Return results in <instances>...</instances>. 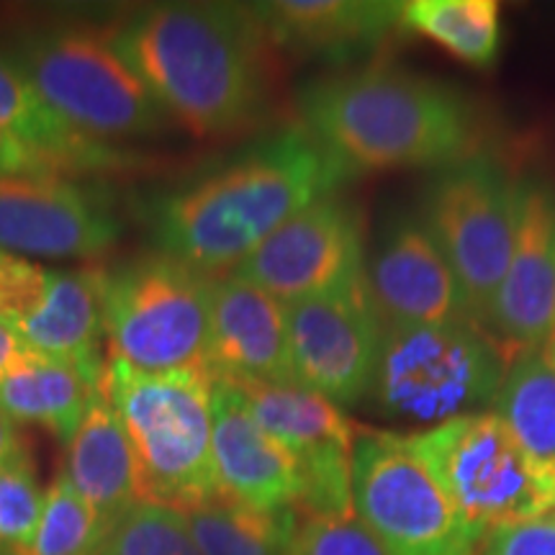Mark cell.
<instances>
[{"mask_svg": "<svg viewBox=\"0 0 555 555\" xmlns=\"http://www.w3.org/2000/svg\"><path fill=\"white\" fill-rule=\"evenodd\" d=\"M286 307L291 371L298 386L332 404L352 406L371 393L376 378L384 322L367 283L339 294L301 298Z\"/></svg>", "mask_w": 555, "mask_h": 555, "instance_id": "13", "label": "cell"}, {"mask_svg": "<svg viewBox=\"0 0 555 555\" xmlns=\"http://www.w3.org/2000/svg\"><path fill=\"white\" fill-rule=\"evenodd\" d=\"M201 555H294L298 509L258 512L224 496L183 512Z\"/></svg>", "mask_w": 555, "mask_h": 555, "instance_id": "24", "label": "cell"}, {"mask_svg": "<svg viewBox=\"0 0 555 555\" xmlns=\"http://www.w3.org/2000/svg\"><path fill=\"white\" fill-rule=\"evenodd\" d=\"M253 11L278 50L327 62L373 52L401 26L404 3L388 0H275Z\"/></svg>", "mask_w": 555, "mask_h": 555, "instance_id": "19", "label": "cell"}, {"mask_svg": "<svg viewBox=\"0 0 555 555\" xmlns=\"http://www.w3.org/2000/svg\"><path fill=\"white\" fill-rule=\"evenodd\" d=\"M101 555H201V551L183 512L139 502L114 525Z\"/></svg>", "mask_w": 555, "mask_h": 555, "instance_id": "29", "label": "cell"}, {"mask_svg": "<svg viewBox=\"0 0 555 555\" xmlns=\"http://www.w3.org/2000/svg\"><path fill=\"white\" fill-rule=\"evenodd\" d=\"M103 283L106 270H52L44 301L16 330L26 350L41 356L103 363Z\"/></svg>", "mask_w": 555, "mask_h": 555, "instance_id": "22", "label": "cell"}, {"mask_svg": "<svg viewBox=\"0 0 555 555\" xmlns=\"http://www.w3.org/2000/svg\"><path fill=\"white\" fill-rule=\"evenodd\" d=\"M401 440L486 535L555 509V470L532 461L494 412L461 416Z\"/></svg>", "mask_w": 555, "mask_h": 555, "instance_id": "7", "label": "cell"}, {"mask_svg": "<svg viewBox=\"0 0 555 555\" xmlns=\"http://www.w3.org/2000/svg\"><path fill=\"white\" fill-rule=\"evenodd\" d=\"M522 183L489 157H468L433 180L422 219L466 296L470 319L489 322L515 253Z\"/></svg>", "mask_w": 555, "mask_h": 555, "instance_id": "10", "label": "cell"}, {"mask_svg": "<svg viewBox=\"0 0 555 555\" xmlns=\"http://www.w3.org/2000/svg\"><path fill=\"white\" fill-rule=\"evenodd\" d=\"M543 358L555 367V335L547 339V345L543 347Z\"/></svg>", "mask_w": 555, "mask_h": 555, "instance_id": "35", "label": "cell"}, {"mask_svg": "<svg viewBox=\"0 0 555 555\" xmlns=\"http://www.w3.org/2000/svg\"><path fill=\"white\" fill-rule=\"evenodd\" d=\"M489 324L509 356L540 350L555 335V193L522 183L515 253Z\"/></svg>", "mask_w": 555, "mask_h": 555, "instance_id": "16", "label": "cell"}, {"mask_svg": "<svg viewBox=\"0 0 555 555\" xmlns=\"http://www.w3.org/2000/svg\"><path fill=\"white\" fill-rule=\"evenodd\" d=\"M108 532L111 527L60 474L47 491L37 535L21 555H101Z\"/></svg>", "mask_w": 555, "mask_h": 555, "instance_id": "27", "label": "cell"}, {"mask_svg": "<svg viewBox=\"0 0 555 555\" xmlns=\"http://www.w3.org/2000/svg\"><path fill=\"white\" fill-rule=\"evenodd\" d=\"M551 515H553V517H555V509H553V512H551Z\"/></svg>", "mask_w": 555, "mask_h": 555, "instance_id": "36", "label": "cell"}, {"mask_svg": "<svg viewBox=\"0 0 555 555\" xmlns=\"http://www.w3.org/2000/svg\"><path fill=\"white\" fill-rule=\"evenodd\" d=\"M62 474L111 530L142 502L134 448L103 384L69 437Z\"/></svg>", "mask_w": 555, "mask_h": 555, "instance_id": "20", "label": "cell"}, {"mask_svg": "<svg viewBox=\"0 0 555 555\" xmlns=\"http://www.w3.org/2000/svg\"><path fill=\"white\" fill-rule=\"evenodd\" d=\"M214 470L219 496L258 512L298 509L301 466L242 404L237 388L214 378Z\"/></svg>", "mask_w": 555, "mask_h": 555, "instance_id": "17", "label": "cell"}, {"mask_svg": "<svg viewBox=\"0 0 555 555\" xmlns=\"http://www.w3.org/2000/svg\"><path fill=\"white\" fill-rule=\"evenodd\" d=\"M352 172L311 131L288 127L152 204L157 253L227 275L298 211L335 196Z\"/></svg>", "mask_w": 555, "mask_h": 555, "instance_id": "2", "label": "cell"}, {"mask_svg": "<svg viewBox=\"0 0 555 555\" xmlns=\"http://www.w3.org/2000/svg\"><path fill=\"white\" fill-rule=\"evenodd\" d=\"M24 350H26V347H24V343H21L18 332L13 330L9 322H3V319H0V376H3V373L9 371V365Z\"/></svg>", "mask_w": 555, "mask_h": 555, "instance_id": "33", "label": "cell"}, {"mask_svg": "<svg viewBox=\"0 0 555 555\" xmlns=\"http://www.w3.org/2000/svg\"><path fill=\"white\" fill-rule=\"evenodd\" d=\"M496 416L532 461L555 470V367L540 350L519 352L499 388Z\"/></svg>", "mask_w": 555, "mask_h": 555, "instance_id": "25", "label": "cell"}, {"mask_svg": "<svg viewBox=\"0 0 555 555\" xmlns=\"http://www.w3.org/2000/svg\"><path fill=\"white\" fill-rule=\"evenodd\" d=\"M13 60L47 108L93 142L155 137L168 127L144 80L99 31H34L18 41Z\"/></svg>", "mask_w": 555, "mask_h": 555, "instance_id": "5", "label": "cell"}, {"mask_svg": "<svg viewBox=\"0 0 555 555\" xmlns=\"http://www.w3.org/2000/svg\"><path fill=\"white\" fill-rule=\"evenodd\" d=\"M121 237L108 198L60 172L0 178V249L29 258H95Z\"/></svg>", "mask_w": 555, "mask_h": 555, "instance_id": "14", "label": "cell"}, {"mask_svg": "<svg viewBox=\"0 0 555 555\" xmlns=\"http://www.w3.org/2000/svg\"><path fill=\"white\" fill-rule=\"evenodd\" d=\"M509 358L476 322L386 327L371 391L384 414L429 429L494 404Z\"/></svg>", "mask_w": 555, "mask_h": 555, "instance_id": "6", "label": "cell"}, {"mask_svg": "<svg viewBox=\"0 0 555 555\" xmlns=\"http://www.w3.org/2000/svg\"><path fill=\"white\" fill-rule=\"evenodd\" d=\"M365 262L363 217L335 193L275 229L232 273L291 304L358 286Z\"/></svg>", "mask_w": 555, "mask_h": 555, "instance_id": "12", "label": "cell"}, {"mask_svg": "<svg viewBox=\"0 0 555 555\" xmlns=\"http://www.w3.org/2000/svg\"><path fill=\"white\" fill-rule=\"evenodd\" d=\"M211 275L165 253L139 255L103 283L108 358L147 373L206 365Z\"/></svg>", "mask_w": 555, "mask_h": 555, "instance_id": "8", "label": "cell"}, {"mask_svg": "<svg viewBox=\"0 0 555 555\" xmlns=\"http://www.w3.org/2000/svg\"><path fill=\"white\" fill-rule=\"evenodd\" d=\"M0 127L50 155L62 172H99L127 165L124 152L93 142L57 119L21 73L16 60L5 54H0Z\"/></svg>", "mask_w": 555, "mask_h": 555, "instance_id": "23", "label": "cell"}, {"mask_svg": "<svg viewBox=\"0 0 555 555\" xmlns=\"http://www.w3.org/2000/svg\"><path fill=\"white\" fill-rule=\"evenodd\" d=\"M111 41L193 137L255 129L273 106V44L253 5L163 3L124 21Z\"/></svg>", "mask_w": 555, "mask_h": 555, "instance_id": "1", "label": "cell"}, {"mask_svg": "<svg viewBox=\"0 0 555 555\" xmlns=\"http://www.w3.org/2000/svg\"><path fill=\"white\" fill-rule=\"evenodd\" d=\"M304 127L352 172L450 168L474 157L470 101L404 67L367 65L311 80L298 93Z\"/></svg>", "mask_w": 555, "mask_h": 555, "instance_id": "3", "label": "cell"}, {"mask_svg": "<svg viewBox=\"0 0 555 555\" xmlns=\"http://www.w3.org/2000/svg\"><path fill=\"white\" fill-rule=\"evenodd\" d=\"M365 283L384 330L474 322L446 253L416 214L391 221L365 262Z\"/></svg>", "mask_w": 555, "mask_h": 555, "instance_id": "15", "label": "cell"}, {"mask_svg": "<svg viewBox=\"0 0 555 555\" xmlns=\"http://www.w3.org/2000/svg\"><path fill=\"white\" fill-rule=\"evenodd\" d=\"M294 555H388L356 515L301 517Z\"/></svg>", "mask_w": 555, "mask_h": 555, "instance_id": "30", "label": "cell"}, {"mask_svg": "<svg viewBox=\"0 0 555 555\" xmlns=\"http://www.w3.org/2000/svg\"><path fill=\"white\" fill-rule=\"evenodd\" d=\"M206 367L224 380L296 384L286 307L240 275L214 278Z\"/></svg>", "mask_w": 555, "mask_h": 555, "instance_id": "18", "label": "cell"}, {"mask_svg": "<svg viewBox=\"0 0 555 555\" xmlns=\"http://www.w3.org/2000/svg\"><path fill=\"white\" fill-rule=\"evenodd\" d=\"M224 380V378H221ZM253 420L296 457L304 476L298 515L345 517L352 512V448L358 429L319 393L298 384L227 380Z\"/></svg>", "mask_w": 555, "mask_h": 555, "instance_id": "11", "label": "cell"}, {"mask_svg": "<svg viewBox=\"0 0 555 555\" xmlns=\"http://www.w3.org/2000/svg\"><path fill=\"white\" fill-rule=\"evenodd\" d=\"M21 446H24V440L18 437L16 422H13L11 416L0 409V466H3V463L9 461V457L16 453Z\"/></svg>", "mask_w": 555, "mask_h": 555, "instance_id": "34", "label": "cell"}, {"mask_svg": "<svg viewBox=\"0 0 555 555\" xmlns=\"http://www.w3.org/2000/svg\"><path fill=\"white\" fill-rule=\"evenodd\" d=\"M47 491H41L37 463L21 446L0 466V555H21L37 535Z\"/></svg>", "mask_w": 555, "mask_h": 555, "instance_id": "28", "label": "cell"}, {"mask_svg": "<svg viewBox=\"0 0 555 555\" xmlns=\"http://www.w3.org/2000/svg\"><path fill=\"white\" fill-rule=\"evenodd\" d=\"M39 172H60L62 168L50 155L31 147L29 142L0 127V178L3 176H39Z\"/></svg>", "mask_w": 555, "mask_h": 555, "instance_id": "32", "label": "cell"}, {"mask_svg": "<svg viewBox=\"0 0 555 555\" xmlns=\"http://www.w3.org/2000/svg\"><path fill=\"white\" fill-rule=\"evenodd\" d=\"M401 26L470 67H491L502 47V13L494 0H412Z\"/></svg>", "mask_w": 555, "mask_h": 555, "instance_id": "26", "label": "cell"}, {"mask_svg": "<svg viewBox=\"0 0 555 555\" xmlns=\"http://www.w3.org/2000/svg\"><path fill=\"white\" fill-rule=\"evenodd\" d=\"M352 512L388 555H478L489 540L401 435L358 429Z\"/></svg>", "mask_w": 555, "mask_h": 555, "instance_id": "9", "label": "cell"}, {"mask_svg": "<svg viewBox=\"0 0 555 555\" xmlns=\"http://www.w3.org/2000/svg\"><path fill=\"white\" fill-rule=\"evenodd\" d=\"M103 371L106 360L78 363L24 350L0 376V409L13 422L50 429L67 446L90 401L101 391Z\"/></svg>", "mask_w": 555, "mask_h": 555, "instance_id": "21", "label": "cell"}, {"mask_svg": "<svg viewBox=\"0 0 555 555\" xmlns=\"http://www.w3.org/2000/svg\"><path fill=\"white\" fill-rule=\"evenodd\" d=\"M483 555H555V517L545 515L494 530Z\"/></svg>", "mask_w": 555, "mask_h": 555, "instance_id": "31", "label": "cell"}, {"mask_svg": "<svg viewBox=\"0 0 555 555\" xmlns=\"http://www.w3.org/2000/svg\"><path fill=\"white\" fill-rule=\"evenodd\" d=\"M103 388L134 448L142 502L189 512L219 496L206 365L147 373L108 358Z\"/></svg>", "mask_w": 555, "mask_h": 555, "instance_id": "4", "label": "cell"}]
</instances>
